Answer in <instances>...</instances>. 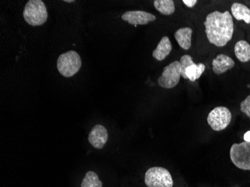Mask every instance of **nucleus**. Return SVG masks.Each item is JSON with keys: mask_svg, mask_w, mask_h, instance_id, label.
<instances>
[{"mask_svg": "<svg viewBox=\"0 0 250 187\" xmlns=\"http://www.w3.org/2000/svg\"><path fill=\"white\" fill-rule=\"evenodd\" d=\"M204 25L208 40L216 46L223 47L232 39L234 22L229 11H215L208 14Z\"/></svg>", "mask_w": 250, "mask_h": 187, "instance_id": "1", "label": "nucleus"}, {"mask_svg": "<svg viewBox=\"0 0 250 187\" xmlns=\"http://www.w3.org/2000/svg\"><path fill=\"white\" fill-rule=\"evenodd\" d=\"M22 15L25 21L32 26L43 25L48 18L47 7L42 0H29Z\"/></svg>", "mask_w": 250, "mask_h": 187, "instance_id": "2", "label": "nucleus"}, {"mask_svg": "<svg viewBox=\"0 0 250 187\" xmlns=\"http://www.w3.org/2000/svg\"><path fill=\"white\" fill-rule=\"evenodd\" d=\"M82 66L80 55L74 50L66 52L59 56L57 68L59 72L64 77H71L75 75Z\"/></svg>", "mask_w": 250, "mask_h": 187, "instance_id": "3", "label": "nucleus"}, {"mask_svg": "<svg viewBox=\"0 0 250 187\" xmlns=\"http://www.w3.org/2000/svg\"><path fill=\"white\" fill-rule=\"evenodd\" d=\"M145 183L147 187H172L174 185L172 175L163 167H152L147 169L145 175Z\"/></svg>", "mask_w": 250, "mask_h": 187, "instance_id": "4", "label": "nucleus"}, {"mask_svg": "<svg viewBox=\"0 0 250 187\" xmlns=\"http://www.w3.org/2000/svg\"><path fill=\"white\" fill-rule=\"evenodd\" d=\"M230 158L237 168L250 171V142L233 144L230 149Z\"/></svg>", "mask_w": 250, "mask_h": 187, "instance_id": "5", "label": "nucleus"}, {"mask_svg": "<svg viewBox=\"0 0 250 187\" xmlns=\"http://www.w3.org/2000/svg\"><path fill=\"white\" fill-rule=\"evenodd\" d=\"M231 111L225 106H217L210 111L208 116V123L215 131L225 130L231 123Z\"/></svg>", "mask_w": 250, "mask_h": 187, "instance_id": "6", "label": "nucleus"}, {"mask_svg": "<svg viewBox=\"0 0 250 187\" xmlns=\"http://www.w3.org/2000/svg\"><path fill=\"white\" fill-rule=\"evenodd\" d=\"M182 71L180 62L175 61L170 63L164 68L162 75L159 77L158 84L161 88H174L178 85L181 78Z\"/></svg>", "mask_w": 250, "mask_h": 187, "instance_id": "7", "label": "nucleus"}, {"mask_svg": "<svg viewBox=\"0 0 250 187\" xmlns=\"http://www.w3.org/2000/svg\"><path fill=\"white\" fill-rule=\"evenodd\" d=\"M122 20L131 25H146L156 20L155 15L144 11H129L122 17Z\"/></svg>", "mask_w": 250, "mask_h": 187, "instance_id": "8", "label": "nucleus"}, {"mask_svg": "<svg viewBox=\"0 0 250 187\" xmlns=\"http://www.w3.org/2000/svg\"><path fill=\"white\" fill-rule=\"evenodd\" d=\"M107 140V130L103 125H95L88 134V142L96 149L103 148Z\"/></svg>", "mask_w": 250, "mask_h": 187, "instance_id": "9", "label": "nucleus"}, {"mask_svg": "<svg viewBox=\"0 0 250 187\" xmlns=\"http://www.w3.org/2000/svg\"><path fill=\"white\" fill-rule=\"evenodd\" d=\"M235 62L229 56L220 54L212 62V67L214 74L217 75L224 74L234 67Z\"/></svg>", "mask_w": 250, "mask_h": 187, "instance_id": "10", "label": "nucleus"}, {"mask_svg": "<svg viewBox=\"0 0 250 187\" xmlns=\"http://www.w3.org/2000/svg\"><path fill=\"white\" fill-rule=\"evenodd\" d=\"M172 50V43L167 36L163 38L159 42L157 48L153 51V57L157 61H164Z\"/></svg>", "mask_w": 250, "mask_h": 187, "instance_id": "11", "label": "nucleus"}, {"mask_svg": "<svg viewBox=\"0 0 250 187\" xmlns=\"http://www.w3.org/2000/svg\"><path fill=\"white\" fill-rule=\"evenodd\" d=\"M192 29L189 27L180 28L175 32V39L181 48L188 50L191 47Z\"/></svg>", "mask_w": 250, "mask_h": 187, "instance_id": "12", "label": "nucleus"}, {"mask_svg": "<svg viewBox=\"0 0 250 187\" xmlns=\"http://www.w3.org/2000/svg\"><path fill=\"white\" fill-rule=\"evenodd\" d=\"M232 16L237 21H244L247 24H250V8L244 4L234 2L231 7Z\"/></svg>", "mask_w": 250, "mask_h": 187, "instance_id": "13", "label": "nucleus"}, {"mask_svg": "<svg viewBox=\"0 0 250 187\" xmlns=\"http://www.w3.org/2000/svg\"><path fill=\"white\" fill-rule=\"evenodd\" d=\"M234 53L237 60L241 62L250 61V44L247 41L241 40L234 46Z\"/></svg>", "mask_w": 250, "mask_h": 187, "instance_id": "14", "label": "nucleus"}, {"mask_svg": "<svg viewBox=\"0 0 250 187\" xmlns=\"http://www.w3.org/2000/svg\"><path fill=\"white\" fill-rule=\"evenodd\" d=\"M154 8L164 15H171L175 11V3L172 0H155Z\"/></svg>", "mask_w": 250, "mask_h": 187, "instance_id": "15", "label": "nucleus"}, {"mask_svg": "<svg viewBox=\"0 0 250 187\" xmlns=\"http://www.w3.org/2000/svg\"><path fill=\"white\" fill-rule=\"evenodd\" d=\"M205 70H206V65L202 63H199V64L195 63L189 66L186 69V76L188 80L192 82L196 81V80L200 78Z\"/></svg>", "mask_w": 250, "mask_h": 187, "instance_id": "16", "label": "nucleus"}, {"mask_svg": "<svg viewBox=\"0 0 250 187\" xmlns=\"http://www.w3.org/2000/svg\"><path fill=\"white\" fill-rule=\"evenodd\" d=\"M103 184L95 171H89L85 174L81 187H102Z\"/></svg>", "mask_w": 250, "mask_h": 187, "instance_id": "17", "label": "nucleus"}, {"mask_svg": "<svg viewBox=\"0 0 250 187\" xmlns=\"http://www.w3.org/2000/svg\"><path fill=\"white\" fill-rule=\"evenodd\" d=\"M180 63H181V71H182L181 77H183L185 80H188V77L186 76V69L189 66L195 64V62L192 61V58L189 55H184L183 56H181Z\"/></svg>", "mask_w": 250, "mask_h": 187, "instance_id": "18", "label": "nucleus"}, {"mask_svg": "<svg viewBox=\"0 0 250 187\" xmlns=\"http://www.w3.org/2000/svg\"><path fill=\"white\" fill-rule=\"evenodd\" d=\"M241 111L250 119V95L241 103Z\"/></svg>", "mask_w": 250, "mask_h": 187, "instance_id": "19", "label": "nucleus"}, {"mask_svg": "<svg viewBox=\"0 0 250 187\" xmlns=\"http://www.w3.org/2000/svg\"><path fill=\"white\" fill-rule=\"evenodd\" d=\"M183 2L188 8H192L196 5L198 1L197 0H184Z\"/></svg>", "mask_w": 250, "mask_h": 187, "instance_id": "20", "label": "nucleus"}, {"mask_svg": "<svg viewBox=\"0 0 250 187\" xmlns=\"http://www.w3.org/2000/svg\"><path fill=\"white\" fill-rule=\"evenodd\" d=\"M244 139L245 142H250V131L247 132L244 134Z\"/></svg>", "mask_w": 250, "mask_h": 187, "instance_id": "21", "label": "nucleus"}, {"mask_svg": "<svg viewBox=\"0 0 250 187\" xmlns=\"http://www.w3.org/2000/svg\"><path fill=\"white\" fill-rule=\"evenodd\" d=\"M64 2H74V0H64Z\"/></svg>", "mask_w": 250, "mask_h": 187, "instance_id": "22", "label": "nucleus"}]
</instances>
